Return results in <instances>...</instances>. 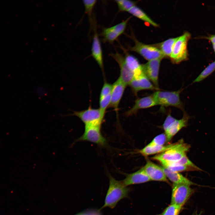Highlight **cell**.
I'll list each match as a JSON object with an SVG mask.
<instances>
[{
    "instance_id": "6",
    "label": "cell",
    "mask_w": 215,
    "mask_h": 215,
    "mask_svg": "<svg viewBox=\"0 0 215 215\" xmlns=\"http://www.w3.org/2000/svg\"><path fill=\"white\" fill-rule=\"evenodd\" d=\"M190 148L189 144L185 143L181 139L176 142L172 148L154 156L152 158L156 160L161 159L168 161H177L186 155Z\"/></svg>"
},
{
    "instance_id": "19",
    "label": "cell",
    "mask_w": 215,
    "mask_h": 215,
    "mask_svg": "<svg viewBox=\"0 0 215 215\" xmlns=\"http://www.w3.org/2000/svg\"><path fill=\"white\" fill-rule=\"evenodd\" d=\"M151 181L143 168L138 171L128 175L122 181L125 186L129 185L144 183Z\"/></svg>"
},
{
    "instance_id": "11",
    "label": "cell",
    "mask_w": 215,
    "mask_h": 215,
    "mask_svg": "<svg viewBox=\"0 0 215 215\" xmlns=\"http://www.w3.org/2000/svg\"><path fill=\"white\" fill-rule=\"evenodd\" d=\"M128 85L133 93L135 96L139 91L144 90H160L156 87L145 74L134 77Z\"/></svg>"
},
{
    "instance_id": "34",
    "label": "cell",
    "mask_w": 215,
    "mask_h": 215,
    "mask_svg": "<svg viewBox=\"0 0 215 215\" xmlns=\"http://www.w3.org/2000/svg\"><path fill=\"white\" fill-rule=\"evenodd\" d=\"M196 215H201V213H200L199 214H196Z\"/></svg>"
},
{
    "instance_id": "30",
    "label": "cell",
    "mask_w": 215,
    "mask_h": 215,
    "mask_svg": "<svg viewBox=\"0 0 215 215\" xmlns=\"http://www.w3.org/2000/svg\"><path fill=\"white\" fill-rule=\"evenodd\" d=\"M113 87V84L105 81L100 92L99 98L110 94L112 90Z\"/></svg>"
},
{
    "instance_id": "22",
    "label": "cell",
    "mask_w": 215,
    "mask_h": 215,
    "mask_svg": "<svg viewBox=\"0 0 215 215\" xmlns=\"http://www.w3.org/2000/svg\"><path fill=\"white\" fill-rule=\"evenodd\" d=\"M176 144V142L165 145L149 146L147 145L141 150L140 152L145 156L158 153L159 154L172 148Z\"/></svg>"
},
{
    "instance_id": "16",
    "label": "cell",
    "mask_w": 215,
    "mask_h": 215,
    "mask_svg": "<svg viewBox=\"0 0 215 215\" xmlns=\"http://www.w3.org/2000/svg\"><path fill=\"white\" fill-rule=\"evenodd\" d=\"M142 168L151 180L168 182L161 167L148 160Z\"/></svg>"
},
{
    "instance_id": "24",
    "label": "cell",
    "mask_w": 215,
    "mask_h": 215,
    "mask_svg": "<svg viewBox=\"0 0 215 215\" xmlns=\"http://www.w3.org/2000/svg\"><path fill=\"white\" fill-rule=\"evenodd\" d=\"M215 70V61L208 65L193 81L192 83L200 82Z\"/></svg>"
},
{
    "instance_id": "10",
    "label": "cell",
    "mask_w": 215,
    "mask_h": 215,
    "mask_svg": "<svg viewBox=\"0 0 215 215\" xmlns=\"http://www.w3.org/2000/svg\"><path fill=\"white\" fill-rule=\"evenodd\" d=\"M109 55L116 61L119 66L120 74L119 77L125 84L128 85L134 76L126 64L124 54L116 50L115 53H111Z\"/></svg>"
},
{
    "instance_id": "17",
    "label": "cell",
    "mask_w": 215,
    "mask_h": 215,
    "mask_svg": "<svg viewBox=\"0 0 215 215\" xmlns=\"http://www.w3.org/2000/svg\"><path fill=\"white\" fill-rule=\"evenodd\" d=\"M183 113L182 117L179 119H176L165 131L167 142L170 141L179 131L188 125L190 117L185 111Z\"/></svg>"
},
{
    "instance_id": "27",
    "label": "cell",
    "mask_w": 215,
    "mask_h": 215,
    "mask_svg": "<svg viewBox=\"0 0 215 215\" xmlns=\"http://www.w3.org/2000/svg\"><path fill=\"white\" fill-rule=\"evenodd\" d=\"M167 141V138L165 133H162L156 136L147 145L149 146H160L164 145Z\"/></svg>"
},
{
    "instance_id": "35",
    "label": "cell",
    "mask_w": 215,
    "mask_h": 215,
    "mask_svg": "<svg viewBox=\"0 0 215 215\" xmlns=\"http://www.w3.org/2000/svg\"><path fill=\"white\" fill-rule=\"evenodd\" d=\"M192 215H194V214H193Z\"/></svg>"
},
{
    "instance_id": "13",
    "label": "cell",
    "mask_w": 215,
    "mask_h": 215,
    "mask_svg": "<svg viewBox=\"0 0 215 215\" xmlns=\"http://www.w3.org/2000/svg\"><path fill=\"white\" fill-rule=\"evenodd\" d=\"M113 89L111 94V100L109 107L113 108L118 118L119 106L127 85L119 77L113 84Z\"/></svg>"
},
{
    "instance_id": "26",
    "label": "cell",
    "mask_w": 215,
    "mask_h": 215,
    "mask_svg": "<svg viewBox=\"0 0 215 215\" xmlns=\"http://www.w3.org/2000/svg\"><path fill=\"white\" fill-rule=\"evenodd\" d=\"M96 0H83L82 2L85 8V13L87 15L89 22L91 24L92 22V15L94 7L97 3Z\"/></svg>"
},
{
    "instance_id": "3",
    "label": "cell",
    "mask_w": 215,
    "mask_h": 215,
    "mask_svg": "<svg viewBox=\"0 0 215 215\" xmlns=\"http://www.w3.org/2000/svg\"><path fill=\"white\" fill-rule=\"evenodd\" d=\"M130 37L134 42L133 46H128V50L136 52L148 61L165 58L160 50L153 44H147L139 41L133 34Z\"/></svg>"
},
{
    "instance_id": "2",
    "label": "cell",
    "mask_w": 215,
    "mask_h": 215,
    "mask_svg": "<svg viewBox=\"0 0 215 215\" xmlns=\"http://www.w3.org/2000/svg\"><path fill=\"white\" fill-rule=\"evenodd\" d=\"M182 88L174 91L157 90L152 94L157 105L163 107H173L178 108L183 112L185 111L183 103L180 98V94L183 90Z\"/></svg>"
},
{
    "instance_id": "33",
    "label": "cell",
    "mask_w": 215,
    "mask_h": 215,
    "mask_svg": "<svg viewBox=\"0 0 215 215\" xmlns=\"http://www.w3.org/2000/svg\"><path fill=\"white\" fill-rule=\"evenodd\" d=\"M213 50L215 53V44H213Z\"/></svg>"
},
{
    "instance_id": "21",
    "label": "cell",
    "mask_w": 215,
    "mask_h": 215,
    "mask_svg": "<svg viewBox=\"0 0 215 215\" xmlns=\"http://www.w3.org/2000/svg\"><path fill=\"white\" fill-rule=\"evenodd\" d=\"M179 36L169 38L161 42L153 44L161 51L165 58L170 59L175 42Z\"/></svg>"
},
{
    "instance_id": "7",
    "label": "cell",
    "mask_w": 215,
    "mask_h": 215,
    "mask_svg": "<svg viewBox=\"0 0 215 215\" xmlns=\"http://www.w3.org/2000/svg\"><path fill=\"white\" fill-rule=\"evenodd\" d=\"M72 115L78 117L85 125H101L105 116L99 108L91 107L85 110L74 111Z\"/></svg>"
},
{
    "instance_id": "23",
    "label": "cell",
    "mask_w": 215,
    "mask_h": 215,
    "mask_svg": "<svg viewBox=\"0 0 215 215\" xmlns=\"http://www.w3.org/2000/svg\"><path fill=\"white\" fill-rule=\"evenodd\" d=\"M133 16L154 27H158L159 25L153 20L142 9L135 5L128 12Z\"/></svg>"
},
{
    "instance_id": "8",
    "label": "cell",
    "mask_w": 215,
    "mask_h": 215,
    "mask_svg": "<svg viewBox=\"0 0 215 215\" xmlns=\"http://www.w3.org/2000/svg\"><path fill=\"white\" fill-rule=\"evenodd\" d=\"M190 185L184 184L173 183L171 204L182 206L194 192Z\"/></svg>"
},
{
    "instance_id": "4",
    "label": "cell",
    "mask_w": 215,
    "mask_h": 215,
    "mask_svg": "<svg viewBox=\"0 0 215 215\" xmlns=\"http://www.w3.org/2000/svg\"><path fill=\"white\" fill-rule=\"evenodd\" d=\"M101 125H85L83 133L75 142L88 141L100 147H108L107 141L101 133Z\"/></svg>"
},
{
    "instance_id": "25",
    "label": "cell",
    "mask_w": 215,
    "mask_h": 215,
    "mask_svg": "<svg viewBox=\"0 0 215 215\" xmlns=\"http://www.w3.org/2000/svg\"><path fill=\"white\" fill-rule=\"evenodd\" d=\"M115 1L117 5L119 12H128L136 3V1L130 0H116Z\"/></svg>"
},
{
    "instance_id": "20",
    "label": "cell",
    "mask_w": 215,
    "mask_h": 215,
    "mask_svg": "<svg viewBox=\"0 0 215 215\" xmlns=\"http://www.w3.org/2000/svg\"><path fill=\"white\" fill-rule=\"evenodd\" d=\"M161 167L167 178V177L173 183L184 184L190 186L197 185L179 173L171 171L163 166Z\"/></svg>"
},
{
    "instance_id": "1",
    "label": "cell",
    "mask_w": 215,
    "mask_h": 215,
    "mask_svg": "<svg viewBox=\"0 0 215 215\" xmlns=\"http://www.w3.org/2000/svg\"><path fill=\"white\" fill-rule=\"evenodd\" d=\"M109 180V185L106 195L105 203L99 209L108 207L113 208L121 199L127 197L129 189L125 186L122 181L116 180L107 172Z\"/></svg>"
},
{
    "instance_id": "32",
    "label": "cell",
    "mask_w": 215,
    "mask_h": 215,
    "mask_svg": "<svg viewBox=\"0 0 215 215\" xmlns=\"http://www.w3.org/2000/svg\"><path fill=\"white\" fill-rule=\"evenodd\" d=\"M208 39L213 44H215V35L210 36L208 38Z\"/></svg>"
},
{
    "instance_id": "14",
    "label": "cell",
    "mask_w": 215,
    "mask_h": 215,
    "mask_svg": "<svg viewBox=\"0 0 215 215\" xmlns=\"http://www.w3.org/2000/svg\"><path fill=\"white\" fill-rule=\"evenodd\" d=\"M157 105L152 95L138 98L134 101L133 107L124 113V115L128 117L136 115L140 109L150 108Z\"/></svg>"
},
{
    "instance_id": "12",
    "label": "cell",
    "mask_w": 215,
    "mask_h": 215,
    "mask_svg": "<svg viewBox=\"0 0 215 215\" xmlns=\"http://www.w3.org/2000/svg\"><path fill=\"white\" fill-rule=\"evenodd\" d=\"M163 59H158L148 61L142 64L145 74L157 88L159 89V75L160 64Z\"/></svg>"
},
{
    "instance_id": "9",
    "label": "cell",
    "mask_w": 215,
    "mask_h": 215,
    "mask_svg": "<svg viewBox=\"0 0 215 215\" xmlns=\"http://www.w3.org/2000/svg\"><path fill=\"white\" fill-rule=\"evenodd\" d=\"M131 17L132 16H130L121 22L112 27L103 28L100 34L103 42L113 44L115 41L124 33L128 22Z\"/></svg>"
},
{
    "instance_id": "31",
    "label": "cell",
    "mask_w": 215,
    "mask_h": 215,
    "mask_svg": "<svg viewBox=\"0 0 215 215\" xmlns=\"http://www.w3.org/2000/svg\"><path fill=\"white\" fill-rule=\"evenodd\" d=\"M76 215H102L100 209H89L84 211Z\"/></svg>"
},
{
    "instance_id": "18",
    "label": "cell",
    "mask_w": 215,
    "mask_h": 215,
    "mask_svg": "<svg viewBox=\"0 0 215 215\" xmlns=\"http://www.w3.org/2000/svg\"><path fill=\"white\" fill-rule=\"evenodd\" d=\"M120 48L124 52L126 64L130 71L133 73L134 77L144 73L142 64H140L138 59L128 52L126 49L120 45Z\"/></svg>"
},
{
    "instance_id": "5",
    "label": "cell",
    "mask_w": 215,
    "mask_h": 215,
    "mask_svg": "<svg viewBox=\"0 0 215 215\" xmlns=\"http://www.w3.org/2000/svg\"><path fill=\"white\" fill-rule=\"evenodd\" d=\"M191 36L189 33L185 32L179 36L174 45L170 58L173 64H179L188 59L187 44Z\"/></svg>"
},
{
    "instance_id": "29",
    "label": "cell",
    "mask_w": 215,
    "mask_h": 215,
    "mask_svg": "<svg viewBox=\"0 0 215 215\" xmlns=\"http://www.w3.org/2000/svg\"><path fill=\"white\" fill-rule=\"evenodd\" d=\"M111 94L106 96L99 98V108L105 114L106 110L107 108L109 107L110 104Z\"/></svg>"
},
{
    "instance_id": "15",
    "label": "cell",
    "mask_w": 215,
    "mask_h": 215,
    "mask_svg": "<svg viewBox=\"0 0 215 215\" xmlns=\"http://www.w3.org/2000/svg\"><path fill=\"white\" fill-rule=\"evenodd\" d=\"M94 34L90 56L97 62L102 71H104L103 54L102 47L95 25L94 26Z\"/></svg>"
},
{
    "instance_id": "28",
    "label": "cell",
    "mask_w": 215,
    "mask_h": 215,
    "mask_svg": "<svg viewBox=\"0 0 215 215\" xmlns=\"http://www.w3.org/2000/svg\"><path fill=\"white\" fill-rule=\"evenodd\" d=\"M182 207L173 204H171L164 211L162 215H178Z\"/></svg>"
}]
</instances>
